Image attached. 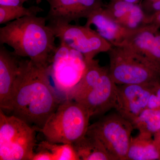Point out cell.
Masks as SVG:
<instances>
[{"label":"cell","instance_id":"obj_1","mask_svg":"<svg viewBox=\"0 0 160 160\" xmlns=\"http://www.w3.org/2000/svg\"><path fill=\"white\" fill-rule=\"evenodd\" d=\"M48 67L21 59L10 112L38 131L62 102L50 81Z\"/></svg>","mask_w":160,"mask_h":160},{"label":"cell","instance_id":"obj_2","mask_svg":"<svg viewBox=\"0 0 160 160\" xmlns=\"http://www.w3.org/2000/svg\"><path fill=\"white\" fill-rule=\"evenodd\" d=\"M46 18L29 16L0 28V44L7 45L20 58L49 67L56 49V37Z\"/></svg>","mask_w":160,"mask_h":160},{"label":"cell","instance_id":"obj_3","mask_svg":"<svg viewBox=\"0 0 160 160\" xmlns=\"http://www.w3.org/2000/svg\"><path fill=\"white\" fill-rule=\"evenodd\" d=\"M90 118L89 111L82 104L64 100L39 131L51 142L72 144L86 135Z\"/></svg>","mask_w":160,"mask_h":160},{"label":"cell","instance_id":"obj_4","mask_svg":"<svg viewBox=\"0 0 160 160\" xmlns=\"http://www.w3.org/2000/svg\"><path fill=\"white\" fill-rule=\"evenodd\" d=\"M108 52L109 74L117 85L160 82V69L126 47L112 46Z\"/></svg>","mask_w":160,"mask_h":160},{"label":"cell","instance_id":"obj_5","mask_svg":"<svg viewBox=\"0 0 160 160\" xmlns=\"http://www.w3.org/2000/svg\"><path fill=\"white\" fill-rule=\"evenodd\" d=\"M36 128L0 109V160H32Z\"/></svg>","mask_w":160,"mask_h":160},{"label":"cell","instance_id":"obj_6","mask_svg":"<svg viewBox=\"0 0 160 160\" xmlns=\"http://www.w3.org/2000/svg\"><path fill=\"white\" fill-rule=\"evenodd\" d=\"M86 67L87 62L82 55L60 42L48 69L52 87L61 102L71 100Z\"/></svg>","mask_w":160,"mask_h":160},{"label":"cell","instance_id":"obj_7","mask_svg":"<svg viewBox=\"0 0 160 160\" xmlns=\"http://www.w3.org/2000/svg\"><path fill=\"white\" fill-rule=\"evenodd\" d=\"M134 129L131 122L117 112L89 126L86 134L99 140L112 160H127Z\"/></svg>","mask_w":160,"mask_h":160},{"label":"cell","instance_id":"obj_8","mask_svg":"<svg viewBox=\"0 0 160 160\" xmlns=\"http://www.w3.org/2000/svg\"><path fill=\"white\" fill-rule=\"evenodd\" d=\"M48 25L60 42L80 52L87 62L94 59L99 53L108 52L113 46L94 29L85 25L70 23Z\"/></svg>","mask_w":160,"mask_h":160},{"label":"cell","instance_id":"obj_9","mask_svg":"<svg viewBox=\"0 0 160 160\" xmlns=\"http://www.w3.org/2000/svg\"><path fill=\"white\" fill-rule=\"evenodd\" d=\"M160 83L118 86L117 103L115 108L118 113L132 124L147 109L150 96Z\"/></svg>","mask_w":160,"mask_h":160},{"label":"cell","instance_id":"obj_10","mask_svg":"<svg viewBox=\"0 0 160 160\" xmlns=\"http://www.w3.org/2000/svg\"><path fill=\"white\" fill-rule=\"evenodd\" d=\"M117 88L106 68L96 85L78 102L86 107L91 118L102 115L116 107Z\"/></svg>","mask_w":160,"mask_h":160},{"label":"cell","instance_id":"obj_11","mask_svg":"<svg viewBox=\"0 0 160 160\" xmlns=\"http://www.w3.org/2000/svg\"><path fill=\"white\" fill-rule=\"evenodd\" d=\"M47 21L49 24H69L87 19L92 12L103 6L102 0H49Z\"/></svg>","mask_w":160,"mask_h":160},{"label":"cell","instance_id":"obj_12","mask_svg":"<svg viewBox=\"0 0 160 160\" xmlns=\"http://www.w3.org/2000/svg\"><path fill=\"white\" fill-rule=\"evenodd\" d=\"M13 51L0 46V108L10 112L14 86L19 69L20 58Z\"/></svg>","mask_w":160,"mask_h":160},{"label":"cell","instance_id":"obj_13","mask_svg":"<svg viewBox=\"0 0 160 160\" xmlns=\"http://www.w3.org/2000/svg\"><path fill=\"white\" fill-rule=\"evenodd\" d=\"M85 26L95 30L113 46H120L135 30H130L111 17L104 6L96 9L86 19Z\"/></svg>","mask_w":160,"mask_h":160},{"label":"cell","instance_id":"obj_14","mask_svg":"<svg viewBox=\"0 0 160 160\" xmlns=\"http://www.w3.org/2000/svg\"><path fill=\"white\" fill-rule=\"evenodd\" d=\"M104 7L112 18L127 29L137 30L151 24V17L145 13L140 4L110 2Z\"/></svg>","mask_w":160,"mask_h":160},{"label":"cell","instance_id":"obj_15","mask_svg":"<svg viewBox=\"0 0 160 160\" xmlns=\"http://www.w3.org/2000/svg\"><path fill=\"white\" fill-rule=\"evenodd\" d=\"M152 137L141 133L132 137L127 160H160V145Z\"/></svg>","mask_w":160,"mask_h":160},{"label":"cell","instance_id":"obj_16","mask_svg":"<svg viewBox=\"0 0 160 160\" xmlns=\"http://www.w3.org/2000/svg\"><path fill=\"white\" fill-rule=\"evenodd\" d=\"M81 160H112L97 138L86 134L72 144Z\"/></svg>","mask_w":160,"mask_h":160},{"label":"cell","instance_id":"obj_17","mask_svg":"<svg viewBox=\"0 0 160 160\" xmlns=\"http://www.w3.org/2000/svg\"><path fill=\"white\" fill-rule=\"evenodd\" d=\"M106 68L100 66L94 59L87 62L86 71L75 88L71 100L78 102L84 97L96 85Z\"/></svg>","mask_w":160,"mask_h":160},{"label":"cell","instance_id":"obj_18","mask_svg":"<svg viewBox=\"0 0 160 160\" xmlns=\"http://www.w3.org/2000/svg\"><path fill=\"white\" fill-rule=\"evenodd\" d=\"M134 129L139 133L153 135L160 129V109H146L132 123Z\"/></svg>","mask_w":160,"mask_h":160},{"label":"cell","instance_id":"obj_19","mask_svg":"<svg viewBox=\"0 0 160 160\" xmlns=\"http://www.w3.org/2000/svg\"><path fill=\"white\" fill-rule=\"evenodd\" d=\"M37 150L46 151L52 160H80L72 144H58L46 140L37 145Z\"/></svg>","mask_w":160,"mask_h":160},{"label":"cell","instance_id":"obj_20","mask_svg":"<svg viewBox=\"0 0 160 160\" xmlns=\"http://www.w3.org/2000/svg\"><path fill=\"white\" fill-rule=\"evenodd\" d=\"M43 9L37 6L29 8L22 6H0V24H6L18 19L29 16L38 15Z\"/></svg>","mask_w":160,"mask_h":160},{"label":"cell","instance_id":"obj_21","mask_svg":"<svg viewBox=\"0 0 160 160\" xmlns=\"http://www.w3.org/2000/svg\"><path fill=\"white\" fill-rule=\"evenodd\" d=\"M148 109H160V83L156 86L152 93L148 102Z\"/></svg>","mask_w":160,"mask_h":160},{"label":"cell","instance_id":"obj_22","mask_svg":"<svg viewBox=\"0 0 160 160\" xmlns=\"http://www.w3.org/2000/svg\"><path fill=\"white\" fill-rule=\"evenodd\" d=\"M141 6L145 13L150 17L160 12V0H157L147 5Z\"/></svg>","mask_w":160,"mask_h":160},{"label":"cell","instance_id":"obj_23","mask_svg":"<svg viewBox=\"0 0 160 160\" xmlns=\"http://www.w3.org/2000/svg\"><path fill=\"white\" fill-rule=\"evenodd\" d=\"M29 0H0V6H22Z\"/></svg>","mask_w":160,"mask_h":160},{"label":"cell","instance_id":"obj_24","mask_svg":"<svg viewBox=\"0 0 160 160\" xmlns=\"http://www.w3.org/2000/svg\"><path fill=\"white\" fill-rule=\"evenodd\" d=\"M151 24H154L160 29V12L151 17Z\"/></svg>","mask_w":160,"mask_h":160},{"label":"cell","instance_id":"obj_25","mask_svg":"<svg viewBox=\"0 0 160 160\" xmlns=\"http://www.w3.org/2000/svg\"><path fill=\"white\" fill-rule=\"evenodd\" d=\"M143 0H110V2H124L133 4H141Z\"/></svg>","mask_w":160,"mask_h":160},{"label":"cell","instance_id":"obj_26","mask_svg":"<svg viewBox=\"0 0 160 160\" xmlns=\"http://www.w3.org/2000/svg\"><path fill=\"white\" fill-rule=\"evenodd\" d=\"M153 139L160 145V129L153 135Z\"/></svg>","mask_w":160,"mask_h":160},{"label":"cell","instance_id":"obj_27","mask_svg":"<svg viewBox=\"0 0 160 160\" xmlns=\"http://www.w3.org/2000/svg\"><path fill=\"white\" fill-rule=\"evenodd\" d=\"M156 1H157V0H143L140 5H147V4H150V3L153 2H155Z\"/></svg>","mask_w":160,"mask_h":160},{"label":"cell","instance_id":"obj_28","mask_svg":"<svg viewBox=\"0 0 160 160\" xmlns=\"http://www.w3.org/2000/svg\"><path fill=\"white\" fill-rule=\"evenodd\" d=\"M36 2L37 3H38V4H39V3H41V2H42V1H44V0H36ZM45 1H47V2H49V0H45Z\"/></svg>","mask_w":160,"mask_h":160}]
</instances>
